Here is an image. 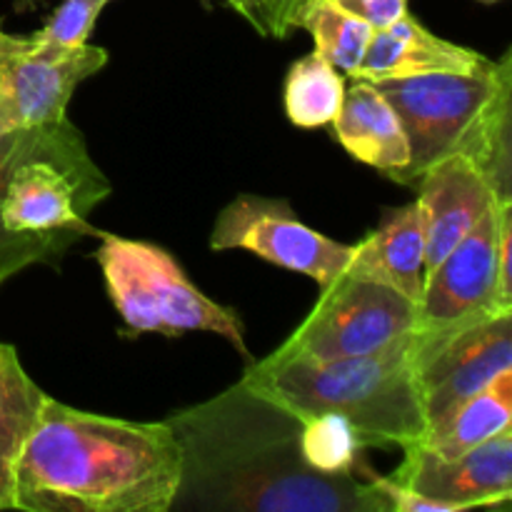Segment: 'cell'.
<instances>
[{"label": "cell", "instance_id": "1", "mask_svg": "<svg viewBox=\"0 0 512 512\" xmlns=\"http://www.w3.org/2000/svg\"><path fill=\"white\" fill-rule=\"evenodd\" d=\"M165 425L180 448L170 512H390L375 478L310 468L303 420L243 378Z\"/></svg>", "mask_w": 512, "mask_h": 512}, {"label": "cell", "instance_id": "2", "mask_svg": "<svg viewBox=\"0 0 512 512\" xmlns=\"http://www.w3.org/2000/svg\"><path fill=\"white\" fill-rule=\"evenodd\" d=\"M180 448L163 423L70 408L45 395L15 465L13 510L170 512Z\"/></svg>", "mask_w": 512, "mask_h": 512}, {"label": "cell", "instance_id": "3", "mask_svg": "<svg viewBox=\"0 0 512 512\" xmlns=\"http://www.w3.org/2000/svg\"><path fill=\"white\" fill-rule=\"evenodd\" d=\"M113 193L68 115L0 135V285L98 235L88 215Z\"/></svg>", "mask_w": 512, "mask_h": 512}, {"label": "cell", "instance_id": "4", "mask_svg": "<svg viewBox=\"0 0 512 512\" xmlns=\"http://www.w3.org/2000/svg\"><path fill=\"white\" fill-rule=\"evenodd\" d=\"M415 328L360 358L315 360L278 348L250 363L243 380L298 418L338 415L360 443L408 448L423 440L425 410L413 365Z\"/></svg>", "mask_w": 512, "mask_h": 512}, {"label": "cell", "instance_id": "5", "mask_svg": "<svg viewBox=\"0 0 512 512\" xmlns=\"http://www.w3.org/2000/svg\"><path fill=\"white\" fill-rule=\"evenodd\" d=\"M95 260L105 288L133 333L175 335L213 333L228 340L245 360V330L233 308L215 303L193 285L178 260L155 243L98 233Z\"/></svg>", "mask_w": 512, "mask_h": 512}, {"label": "cell", "instance_id": "6", "mask_svg": "<svg viewBox=\"0 0 512 512\" xmlns=\"http://www.w3.org/2000/svg\"><path fill=\"white\" fill-rule=\"evenodd\" d=\"M508 65H512V50L500 60H488L473 73H425L375 80V88L398 113L410 153L408 165L390 175V180L415 185L430 165L458 153L470 125L488 103Z\"/></svg>", "mask_w": 512, "mask_h": 512}, {"label": "cell", "instance_id": "7", "mask_svg": "<svg viewBox=\"0 0 512 512\" xmlns=\"http://www.w3.org/2000/svg\"><path fill=\"white\" fill-rule=\"evenodd\" d=\"M418 325V300L345 268L280 348L315 360L360 358L398 343Z\"/></svg>", "mask_w": 512, "mask_h": 512}, {"label": "cell", "instance_id": "8", "mask_svg": "<svg viewBox=\"0 0 512 512\" xmlns=\"http://www.w3.org/2000/svg\"><path fill=\"white\" fill-rule=\"evenodd\" d=\"M413 365L425 423L433 428L463 400L512 370V310L455 328H415Z\"/></svg>", "mask_w": 512, "mask_h": 512}, {"label": "cell", "instance_id": "9", "mask_svg": "<svg viewBox=\"0 0 512 512\" xmlns=\"http://www.w3.org/2000/svg\"><path fill=\"white\" fill-rule=\"evenodd\" d=\"M105 63L100 45L55 48L35 33H8L0 20V135L65 118L78 85Z\"/></svg>", "mask_w": 512, "mask_h": 512}, {"label": "cell", "instance_id": "10", "mask_svg": "<svg viewBox=\"0 0 512 512\" xmlns=\"http://www.w3.org/2000/svg\"><path fill=\"white\" fill-rule=\"evenodd\" d=\"M210 248L248 250L278 268L305 275L320 288L333 283L353 258V245L318 233L295 215L288 200L245 193L215 218Z\"/></svg>", "mask_w": 512, "mask_h": 512}, {"label": "cell", "instance_id": "11", "mask_svg": "<svg viewBox=\"0 0 512 512\" xmlns=\"http://www.w3.org/2000/svg\"><path fill=\"white\" fill-rule=\"evenodd\" d=\"M503 205L495 203L480 223L425 275L415 328H455L512 310V285L500 275L498 258Z\"/></svg>", "mask_w": 512, "mask_h": 512}, {"label": "cell", "instance_id": "12", "mask_svg": "<svg viewBox=\"0 0 512 512\" xmlns=\"http://www.w3.org/2000/svg\"><path fill=\"white\" fill-rule=\"evenodd\" d=\"M403 453V463L390 480L420 498L443 505L445 512L510 503L512 428L458 458H440L423 445H408Z\"/></svg>", "mask_w": 512, "mask_h": 512}, {"label": "cell", "instance_id": "13", "mask_svg": "<svg viewBox=\"0 0 512 512\" xmlns=\"http://www.w3.org/2000/svg\"><path fill=\"white\" fill-rule=\"evenodd\" d=\"M418 205L425 223V275L493 208V188L463 153H450L430 165L418 183Z\"/></svg>", "mask_w": 512, "mask_h": 512}, {"label": "cell", "instance_id": "14", "mask_svg": "<svg viewBox=\"0 0 512 512\" xmlns=\"http://www.w3.org/2000/svg\"><path fill=\"white\" fill-rule=\"evenodd\" d=\"M488 60L478 50L430 33L418 18L405 13L388 28L373 30L363 60L350 78L375 83L425 73H473Z\"/></svg>", "mask_w": 512, "mask_h": 512}, {"label": "cell", "instance_id": "15", "mask_svg": "<svg viewBox=\"0 0 512 512\" xmlns=\"http://www.w3.org/2000/svg\"><path fill=\"white\" fill-rule=\"evenodd\" d=\"M348 270L393 285L420 305L425 280V223L418 200L385 210L378 228L353 245Z\"/></svg>", "mask_w": 512, "mask_h": 512}, {"label": "cell", "instance_id": "16", "mask_svg": "<svg viewBox=\"0 0 512 512\" xmlns=\"http://www.w3.org/2000/svg\"><path fill=\"white\" fill-rule=\"evenodd\" d=\"M333 130L353 158L380 170L385 178L408 165V140L398 113L370 80L353 78V85L345 88Z\"/></svg>", "mask_w": 512, "mask_h": 512}, {"label": "cell", "instance_id": "17", "mask_svg": "<svg viewBox=\"0 0 512 512\" xmlns=\"http://www.w3.org/2000/svg\"><path fill=\"white\" fill-rule=\"evenodd\" d=\"M512 428V370H505L488 388L470 395L438 425L425 430L423 445L440 458H458Z\"/></svg>", "mask_w": 512, "mask_h": 512}, {"label": "cell", "instance_id": "18", "mask_svg": "<svg viewBox=\"0 0 512 512\" xmlns=\"http://www.w3.org/2000/svg\"><path fill=\"white\" fill-rule=\"evenodd\" d=\"M45 393L23 368L18 350L0 343V510H13L15 465Z\"/></svg>", "mask_w": 512, "mask_h": 512}, {"label": "cell", "instance_id": "19", "mask_svg": "<svg viewBox=\"0 0 512 512\" xmlns=\"http://www.w3.org/2000/svg\"><path fill=\"white\" fill-rule=\"evenodd\" d=\"M485 175L498 203H512V65L458 148Z\"/></svg>", "mask_w": 512, "mask_h": 512}, {"label": "cell", "instance_id": "20", "mask_svg": "<svg viewBox=\"0 0 512 512\" xmlns=\"http://www.w3.org/2000/svg\"><path fill=\"white\" fill-rule=\"evenodd\" d=\"M345 98L340 70L318 50L303 55L285 75V115L298 128H323L333 123Z\"/></svg>", "mask_w": 512, "mask_h": 512}, {"label": "cell", "instance_id": "21", "mask_svg": "<svg viewBox=\"0 0 512 512\" xmlns=\"http://www.w3.org/2000/svg\"><path fill=\"white\" fill-rule=\"evenodd\" d=\"M293 28L308 30L315 50L348 75L355 73L373 35L368 23L343 13L328 0H308L293 18Z\"/></svg>", "mask_w": 512, "mask_h": 512}, {"label": "cell", "instance_id": "22", "mask_svg": "<svg viewBox=\"0 0 512 512\" xmlns=\"http://www.w3.org/2000/svg\"><path fill=\"white\" fill-rule=\"evenodd\" d=\"M303 420V455L323 475H355L360 465L358 433L338 415H310Z\"/></svg>", "mask_w": 512, "mask_h": 512}, {"label": "cell", "instance_id": "23", "mask_svg": "<svg viewBox=\"0 0 512 512\" xmlns=\"http://www.w3.org/2000/svg\"><path fill=\"white\" fill-rule=\"evenodd\" d=\"M103 8L105 5L93 0H63L35 35L55 48H80L88 43V35L93 33Z\"/></svg>", "mask_w": 512, "mask_h": 512}, {"label": "cell", "instance_id": "24", "mask_svg": "<svg viewBox=\"0 0 512 512\" xmlns=\"http://www.w3.org/2000/svg\"><path fill=\"white\" fill-rule=\"evenodd\" d=\"M343 13L368 23L373 30L388 28L408 13V0H328Z\"/></svg>", "mask_w": 512, "mask_h": 512}, {"label": "cell", "instance_id": "25", "mask_svg": "<svg viewBox=\"0 0 512 512\" xmlns=\"http://www.w3.org/2000/svg\"><path fill=\"white\" fill-rule=\"evenodd\" d=\"M308 0H270L268 8V38H288L293 30V18Z\"/></svg>", "mask_w": 512, "mask_h": 512}, {"label": "cell", "instance_id": "26", "mask_svg": "<svg viewBox=\"0 0 512 512\" xmlns=\"http://www.w3.org/2000/svg\"><path fill=\"white\" fill-rule=\"evenodd\" d=\"M238 15H243L260 35L268 38V8L270 0H225Z\"/></svg>", "mask_w": 512, "mask_h": 512}, {"label": "cell", "instance_id": "27", "mask_svg": "<svg viewBox=\"0 0 512 512\" xmlns=\"http://www.w3.org/2000/svg\"><path fill=\"white\" fill-rule=\"evenodd\" d=\"M93 3H100V5H108L110 0H93Z\"/></svg>", "mask_w": 512, "mask_h": 512}, {"label": "cell", "instance_id": "28", "mask_svg": "<svg viewBox=\"0 0 512 512\" xmlns=\"http://www.w3.org/2000/svg\"><path fill=\"white\" fill-rule=\"evenodd\" d=\"M480 3H498V0H480Z\"/></svg>", "mask_w": 512, "mask_h": 512}]
</instances>
